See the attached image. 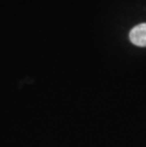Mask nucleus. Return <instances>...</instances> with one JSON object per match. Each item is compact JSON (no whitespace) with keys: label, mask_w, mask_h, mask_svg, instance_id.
<instances>
[{"label":"nucleus","mask_w":146,"mask_h":147,"mask_svg":"<svg viewBox=\"0 0 146 147\" xmlns=\"http://www.w3.org/2000/svg\"><path fill=\"white\" fill-rule=\"evenodd\" d=\"M129 38L134 45L146 47V23L137 25L129 33Z\"/></svg>","instance_id":"f257e3e1"}]
</instances>
